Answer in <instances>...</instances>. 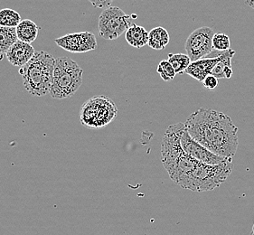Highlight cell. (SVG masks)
<instances>
[{"label":"cell","instance_id":"obj_1","mask_svg":"<svg viewBox=\"0 0 254 235\" xmlns=\"http://www.w3.org/2000/svg\"><path fill=\"white\" fill-rule=\"evenodd\" d=\"M192 138L211 152L224 159H234L238 145V128L226 114L201 108L185 122Z\"/></svg>","mask_w":254,"mask_h":235},{"label":"cell","instance_id":"obj_2","mask_svg":"<svg viewBox=\"0 0 254 235\" xmlns=\"http://www.w3.org/2000/svg\"><path fill=\"white\" fill-rule=\"evenodd\" d=\"M185 128V123L170 125L165 131L161 143L163 166L176 184L201 163L186 153L181 147L180 135Z\"/></svg>","mask_w":254,"mask_h":235},{"label":"cell","instance_id":"obj_3","mask_svg":"<svg viewBox=\"0 0 254 235\" xmlns=\"http://www.w3.org/2000/svg\"><path fill=\"white\" fill-rule=\"evenodd\" d=\"M56 59L47 52H36L26 65L19 69L24 87L31 95L45 96L50 92Z\"/></svg>","mask_w":254,"mask_h":235},{"label":"cell","instance_id":"obj_4","mask_svg":"<svg viewBox=\"0 0 254 235\" xmlns=\"http://www.w3.org/2000/svg\"><path fill=\"white\" fill-rule=\"evenodd\" d=\"M233 159L220 165L199 163L190 173L178 180L177 184L184 189L195 192L212 191L225 182L233 172Z\"/></svg>","mask_w":254,"mask_h":235},{"label":"cell","instance_id":"obj_5","mask_svg":"<svg viewBox=\"0 0 254 235\" xmlns=\"http://www.w3.org/2000/svg\"><path fill=\"white\" fill-rule=\"evenodd\" d=\"M83 71L76 61L69 57L56 59L50 90L52 98L56 100L68 99L81 87Z\"/></svg>","mask_w":254,"mask_h":235},{"label":"cell","instance_id":"obj_6","mask_svg":"<svg viewBox=\"0 0 254 235\" xmlns=\"http://www.w3.org/2000/svg\"><path fill=\"white\" fill-rule=\"evenodd\" d=\"M118 108L110 98L94 96L82 104L80 121L88 128L96 129L106 127L117 117Z\"/></svg>","mask_w":254,"mask_h":235},{"label":"cell","instance_id":"obj_7","mask_svg":"<svg viewBox=\"0 0 254 235\" xmlns=\"http://www.w3.org/2000/svg\"><path fill=\"white\" fill-rule=\"evenodd\" d=\"M132 25L131 16L118 6H110L102 11L98 21L101 37L105 40H115L127 32Z\"/></svg>","mask_w":254,"mask_h":235},{"label":"cell","instance_id":"obj_8","mask_svg":"<svg viewBox=\"0 0 254 235\" xmlns=\"http://www.w3.org/2000/svg\"><path fill=\"white\" fill-rule=\"evenodd\" d=\"M214 32L211 27L197 28L188 36L185 48L191 61H197L207 57L214 50L213 37Z\"/></svg>","mask_w":254,"mask_h":235},{"label":"cell","instance_id":"obj_9","mask_svg":"<svg viewBox=\"0 0 254 235\" xmlns=\"http://www.w3.org/2000/svg\"><path fill=\"white\" fill-rule=\"evenodd\" d=\"M55 42L64 50L74 54L93 51L97 48L96 37L91 32L71 33L56 38Z\"/></svg>","mask_w":254,"mask_h":235},{"label":"cell","instance_id":"obj_10","mask_svg":"<svg viewBox=\"0 0 254 235\" xmlns=\"http://www.w3.org/2000/svg\"><path fill=\"white\" fill-rule=\"evenodd\" d=\"M181 147L186 153L191 156L193 159L199 162L207 165H220L227 159L219 157L217 155L211 152L207 148H204L201 144L196 142L189 134L186 128L180 135Z\"/></svg>","mask_w":254,"mask_h":235},{"label":"cell","instance_id":"obj_11","mask_svg":"<svg viewBox=\"0 0 254 235\" xmlns=\"http://www.w3.org/2000/svg\"><path fill=\"white\" fill-rule=\"evenodd\" d=\"M230 50V49H229ZM229 50L224 52L221 57L216 58H203L197 61H191L190 65L186 70V73L193 77V79L197 80L198 82H203L205 77L210 75L215 65L219 61L223 60L226 55L228 54Z\"/></svg>","mask_w":254,"mask_h":235},{"label":"cell","instance_id":"obj_12","mask_svg":"<svg viewBox=\"0 0 254 235\" xmlns=\"http://www.w3.org/2000/svg\"><path fill=\"white\" fill-rule=\"evenodd\" d=\"M35 54V48L31 44L18 40L6 52L5 57L12 65L21 68L30 61Z\"/></svg>","mask_w":254,"mask_h":235},{"label":"cell","instance_id":"obj_13","mask_svg":"<svg viewBox=\"0 0 254 235\" xmlns=\"http://www.w3.org/2000/svg\"><path fill=\"white\" fill-rule=\"evenodd\" d=\"M125 39L129 46L141 48L148 43V32L143 26L132 24L125 33Z\"/></svg>","mask_w":254,"mask_h":235},{"label":"cell","instance_id":"obj_14","mask_svg":"<svg viewBox=\"0 0 254 235\" xmlns=\"http://www.w3.org/2000/svg\"><path fill=\"white\" fill-rule=\"evenodd\" d=\"M170 41L168 30L162 26H158L148 32L147 45L154 50H164Z\"/></svg>","mask_w":254,"mask_h":235},{"label":"cell","instance_id":"obj_15","mask_svg":"<svg viewBox=\"0 0 254 235\" xmlns=\"http://www.w3.org/2000/svg\"><path fill=\"white\" fill-rule=\"evenodd\" d=\"M18 40L31 44L36 40L38 36V26L36 23L29 19L21 21L19 25L15 27Z\"/></svg>","mask_w":254,"mask_h":235},{"label":"cell","instance_id":"obj_16","mask_svg":"<svg viewBox=\"0 0 254 235\" xmlns=\"http://www.w3.org/2000/svg\"><path fill=\"white\" fill-rule=\"evenodd\" d=\"M234 55H235V51L233 49H230L226 57L215 65L211 74L216 77L217 79H230L233 76L234 71L232 66V59L234 57Z\"/></svg>","mask_w":254,"mask_h":235},{"label":"cell","instance_id":"obj_17","mask_svg":"<svg viewBox=\"0 0 254 235\" xmlns=\"http://www.w3.org/2000/svg\"><path fill=\"white\" fill-rule=\"evenodd\" d=\"M18 41L15 27L0 26V54H6L11 46Z\"/></svg>","mask_w":254,"mask_h":235},{"label":"cell","instance_id":"obj_18","mask_svg":"<svg viewBox=\"0 0 254 235\" xmlns=\"http://www.w3.org/2000/svg\"><path fill=\"white\" fill-rule=\"evenodd\" d=\"M168 61L171 63L177 74H181L186 72L191 63V59L188 55L184 54H169Z\"/></svg>","mask_w":254,"mask_h":235},{"label":"cell","instance_id":"obj_19","mask_svg":"<svg viewBox=\"0 0 254 235\" xmlns=\"http://www.w3.org/2000/svg\"><path fill=\"white\" fill-rule=\"evenodd\" d=\"M22 19L19 13L10 8H4L0 10V26L16 27Z\"/></svg>","mask_w":254,"mask_h":235},{"label":"cell","instance_id":"obj_20","mask_svg":"<svg viewBox=\"0 0 254 235\" xmlns=\"http://www.w3.org/2000/svg\"><path fill=\"white\" fill-rule=\"evenodd\" d=\"M157 72L159 73L161 79L166 81V82L173 80L174 78L177 75L173 66L171 65V63L168 60H162L158 63Z\"/></svg>","mask_w":254,"mask_h":235},{"label":"cell","instance_id":"obj_21","mask_svg":"<svg viewBox=\"0 0 254 235\" xmlns=\"http://www.w3.org/2000/svg\"><path fill=\"white\" fill-rule=\"evenodd\" d=\"M213 47L215 50L224 52L231 49L230 37L224 33H215L213 37Z\"/></svg>","mask_w":254,"mask_h":235},{"label":"cell","instance_id":"obj_22","mask_svg":"<svg viewBox=\"0 0 254 235\" xmlns=\"http://www.w3.org/2000/svg\"><path fill=\"white\" fill-rule=\"evenodd\" d=\"M203 87L208 89V90H214L215 88L217 87L218 85V79L216 77L210 74L208 76L205 77V79L203 80Z\"/></svg>","mask_w":254,"mask_h":235},{"label":"cell","instance_id":"obj_23","mask_svg":"<svg viewBox=\"0 0 254 235\" xmlns=\"http://www.w3.org/2000/svg\"><path fill=\"white\" fill-rule=\"evenodd\" d=\"M94 7L97 8H104L106 9L110 7L114 0H88Z\"/></svg>","mask_w":254,"mask_h":235},{"label":"cell","instance_id":"obj_24","mask_svg":"<svg viewBox=\"0 0 254 235\" xmlns=\"http://www.w3.org/2000/svg\"><path fill=\"white\" fill-rule=\"evenodd\" d=\"M245 4L250 6V7H252L253 9H254V0H246Z\"/></svg>","mask_w":254,"mask_h":235},{"label":"cell","instance_id":"obj_25","mask_svg":"<svg viewBox=\"0 0 254 235\" xmlns=\"http://www.w3.org/2000/svg\"><path fill=\"white\" fill-rule=\"evenodd\" d=\"M253 234H254V226H253Z\"/></svg>","mask_w":254,"mask_h":235},{"label":"cell","instance_id":"obj_26","mask_svg":"<svg viewBox=\"0 0 254 235\" xmlns=\"http://www.w3.org/2000/svg\"><path fill=\"white\" fill-rule=\"evenodd\" d=\"M252 235H254V234H252Z\"/></svg>","mask_w":254,"mask_h":235}]
</instances>
